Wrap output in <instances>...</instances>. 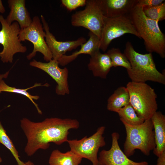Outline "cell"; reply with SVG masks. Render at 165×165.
I'll return each mask as SVG.
<instances>
[{
  "mask_svg": "<svg viewBox=\"0 0 165 165\" xmlns=\"http://www.w3.org/2000/svg\"><path fill=\"white\" fill-rule=\"evenodd\" d=\"M130 104L138 116L144 120L150 119L158 109L157 95L154 90L145 82H129L126 87Z\"/></svg>",
  "mask_w": 165,
  "mask_h": 165,
  "instance_id": "obj_5",
  "label": "cell"
},
{
  "mask_svg": "<svg viewBox=\"0 0 165 165\" xmlns=\"http://www.w3.org/2000/svg\"><path fill=\"white\" fill-rule=\"evenodd\" d=\"M2 161V158L0 157V163H1Z\"/></svg>",
  "mask_w": 165,
  "mask_h": 165,
  "instance_id": "obj_32",
  "label": "cell"
},
{
  "mask_svg": "<svg viewBox=\"0 0 165 165\" xmlns=\"http://www.w3.org/2000/svg\"><path fill=\"white\" fill-rule=\"evenodd\" d=\"M49 86V84L47 83L42 85L40 83H36L34 86L25 89H20L8 85L2 80L0 82V93L3 92L13 93L20 94L26 97L34 105L38 114L42 115V111L39 108L38 105L35 102L34 100H38L39 98V97L37 95H31L27 91V90L38 86Z\"/></svg>",
  "mask_w": 165,
  "mask_h": 165,
  "instance_id": "obj_21",
  "label": "cell"
},
{
  "mask_svg": "<svg viewBox=\"0 0 165 165\" xmlns=\"http://www.w3.org/2000/svg\"><path fill=\"white\" fill-rule=\"evenodd\" d=\"M20 126L27 139L24 152L31 156L39 149H48L51 142L60 145L67 142L69 130L78 128L79 123L69 118L51 117L35 122L24 118L20 120Z\"/></svg>",
  "mask_w": 165,
  "mask_h": 165,
  "instance_id": "obj_1",
  "label": "cell"
},
{
  "mask_svg": "<svg viewBox=\"0 0 165 165\" xmlns=\"http://www.w3.org/2000/svg\"><path fill=\"white\" fill-rule=\"evenodd\" d=\"M5 11V9L3 5L2 1L1 0H0V13H4Z\"/></svg>",
  "mask_w": 165,
  "mask_h": 165,
  "instance_id": "obj_30",
  "label": "cell"
},
{
  "mask_svg": "<svg viewBox=\"0 0 165 165\" xmlns=\"http://www.w3.org/2000/svg\"><path fill=\"white\" fill-rule=\"evenodd\" d=\"M126 133L123 152L127 157L134 154L136 149L140 150L148 156L155 148L154 131L151 119L145 120L141 124L130 126L123 123Z\"/></svg>",
  "mask_w": 165,
  "mask_h": 165,
  "instance_id": "obj_4",
  "label": "cell"
},
{
  "mask_svg": "<svg viewBox=\"0 0 165 165\" xmlns=\"http://www.w3.org/2000/svg\"><path fill=\"white\" fill-rule=\"evenodd\" d=\"M0 143L3 145L11 152L17 162V165H25L24 163L20 159L19 153L13 141L6 133V132L0 121Z\"/></svg>",
  "mask_w": 165,
  "mask_h": 165,
  "instance_id": "obj_24",
  "label": "cell"
},
{
  "mask_svg": "<svg viewBox=\"0 0 165 165\" xmlns=\"http://www.w3.org/2000/svg\"><path fill=\"white\" fill-rule=\"evenodd\" d=\"M104 17L99 0H88L84 9L72 15L71 23L73 26L88 29L100 39Z\"/></svg>",
  "mask_w": 165,
  "mask_h": 165,
  "instance_id": "obj_8",
  "label": "cell"
},
{
  "mask_svg": "<svg viewBox=\"0 0 165 165\" xmlns=\"http://www.w3.org/2000/svg\"><path fill=\"white\" fill-rule=\"evenodd\" d=\"M142 10L148 18L159 22L165 19V2L157 6L144 7Z\"/></svg>",
  "mask_w": 165,
  "mask_h": 165,
  "instance_id": "obj_25",
  "label": "cell"
},
{
  "mask_svg": "<svg viewBox=\"0 0 165 165\" xmlns=\"http://www.w3.org/2000/svg\"><path fill=\"white\" fill-rule=\"evenodd\" d=\"M25 165H35L31 161L28 160L24 163Z\"/></svg>",
  "mask_w": 165,
  "mask_h": 165,
  "instance_id": "obj_31",
  "label": "cell"
},
{
  "mask_svg": "<svg viewBox=\"0 0 165 165\" xmlns=\"http://www.w3.org/2000/svg\"><path fill=\"white\" fill-rule=\"evenodd\" d=\"M111 136V147L108 150L103 149L100 152L98 157V165H148L146 161L136 162L130 159L119 146V134L114 132Z\"/></svg>",
  "mask_w": 165,
  "mask_h": 165,
  "instance_id": "obj_12",
  "label": "cell"
},
{
  "mask_svg": "<svg viewBox=\"0 0 165 165\" xmlns=\"http://www.w3.org/2000/svg\"><path fill=\"white\" fill-rule=\"evenodd\" d=\"M0 165H1L0 164Z\"/></svg>",
  "mask_w": 165,
  "mask_h": 165,
  "instance_id": "obj_33",
  "label": "cell"
},
{
  "mask_svg": "<svg viewBox=\"0 0 165 165\" xmlns=\"http://www.w3.org/2000/svg\"><path fill=\"white\" fill-rule=\"evenodd\" d=\"M103 15L113 18L128 15L138 0H98Z\"/></svg>",
  "mask_w": 165,
  "mask_h": 165,
  "instance_id": "obj_14",
  "label": "cell"
},
{
  "mask_svg": "<svg viewBox=\"0 0 165 165\" xmlns=\"http://www.w3.org/2000/svg\"><path fill=\"white\" fill-rule=\"evenodd\" d=\"M82 159L71 150L63 153L56 149L51 152L48 162L50 165H79Z\"/></svg>",
  "mask_w": 165,
  "mask_h": 165,
  "instance_id": "obj_20",
  "label": "cell"
},
{
  "mask_svg": "<svg viewBox=\"0 0 165 165\" xmlns=\"http://www.w3.org/2000/svg\"><path fill=\"white\" fill-rule=\"evenodd\" d=\"M165 1L164 0H138L137 4L142 7H151L160 5Z\"/></svg>",
  "mask_w": 165,
  "mask_h": 165,
  "instance_id": "obj_27",
  "label": "cell"
},
{
  "mask_svg": "<svg viewBox=\"0 0 165 165\" xmlns=\"http://www.w3.org/2000/svg\"><path fill=\"white\" fill-rule=\"evenodd\" d=\"M105 127H99L96 132L91 136L84 137L79 140H68L70 150L82 158L90 160L92 165H98L97 154L99 149L106 145L103 136Z\"/></svg>",
  "mask_w": 165,
  "mask_h": 165,
  "instance_id": "obj_9",
  "label": "cell"
},
{
  "mask_svg": "<svg viewBox=\"0 0 165 165\" xmlns=\"http://www.w3.org/2000/svg\"><path fill=\"white\" fill-rule=\"evenodd\" d=\"M124 53L130 64V69L127 71L131 81H151L165 84V74L157 69L152 53L141 54L136 52L131 43L128 41L125 45Z\"/></svg>",
  "mask_w": 165,
  "mask_h": 165,
  "instance_id": "obj_3",
  "label": "cell"
},
{
  "mask_svg": "<svg viewBox=\"0 0 165 165\" xmlns=\"http://www.w3.org/2000/svg\"><path fill=\"white\" fill-rule=\"evenodd\" d=\"M46 35L42 23L37 16L33 17L29 26L20 29L19 35L20 41H28L33 45L32 51L27 56L28 60L34 57L37 52L43 55L44 60L47 62L52 59L51 53L45 40Z\"/></svg>",
  "mask_w": 165,
  "mask_h": 165,
  "instance_id": "obj_10",
  "label": "cell"
},
{
  "mask_svg": "<svg viewBox=\"0 0 165 165\" xmlns=\"http://www.w3.org/2000/svg\"><path fill=\"white\" fill-rule=\"evenodd\" d=\"M126 34H130L141 38L128 15L113 18L104 16L100 50L105 52L113 40Z\"/></svg>",
  "mask_w": 165,
  "mask_h": 165,
  "instance_id": "obj_7",
  "label": "cell"
},
{
  "mask_svg": "<svg viewBox=\"0 0 165 165\" xmlns=\"http://www.w3.org/2000/svg\"><path fill=\"white\" fill-rule=\"evenodd\" d=\"M87 41L81 45L80 49L70 55H63L58 61L59 64L64 66L74 60L79 55L88 54L91 56L99 50L100 39L93 33L90 31Z\"/></svg>",
  "mask_w": 165,
  "mask_h": 165,
  "instance_id": "obj_18",
  "label": "cell"
},
{
  "mask_svg": "<svg viewBox=\"0 0 165 165\" xmlns=\"http://www.w3.org/2000/svg\"><path fill=\"white\" fill-rule=\"evenodd\" d=\"M154 129L156 147L153 150L158 157L165 151V116L160 111H156L150 118Z\"/></svg>",
  "mask_w": 165,
  "mask_h": 165,
  "instance_id": "obj_16",
  "label": "cell"
},
{
  "mask_svg": "<svg viewBox=\"0 0 165 165\" xmlns=\"http://www.w3.org/2000/svg\"><path fill=\"white\" fill-rule=\"evenodd\" d=\"M41 19L46 34L45 40L51 53L52 59L58 61L67 52L76 49L86 42V39L83 37L74 40L58 41L50 32L48 24L42 15L41 16Z\"/></svg>",
  "mask_w": 165,
  "mask_h": 165,
  "instance_id": "obj_13",
  "label": "cell"
},
{
  "mask_svg": "<svg viewBox=\"0 0 165 165\" xmlns=\"http://www.w3.org/2000/svg\"><path fill=\"white\" fill-rule=\"evenodd\" d=\"M0 23L2 28L0 30V44L3 46L0 52V59L3 63H12L15 54L25 53L27 48L20 41L19 35L20 30L16 22L9 24L3 16L0 15Z\"/></svg>",
  "mask_w": 165,
  "mask_h": 165,
  "instance_id": "obj_6",
  "label": "cell"
},
{
  "mask_svg": "<svg viewBox=\"0 0 165 165\" xmlns=\"http://www.w3.org/2000/svg\"><path fill=\"white\" fill-rule=\"evenodd\" d=\"M29 64L44 71L55 80L57 84L55 89L57 94L64 95L69 94L68 70L66 68H61L57 61L52 59L48 62H43L33 59Z\"/></svg>",
  "mask_w": 165,
  "mask_h": 165,
  "instance_id": "obj_11",
  "label": "cell"
},
{
  "mask_svg": "<svg viewBox=\"0 0 165 165\" xmlns=\"http://www.w3.org/2000/svg\"><path fill=\"white\" fill-rule=\"evenodd\" d=\"M117 113L122 123H125L128 125H138L145 121L138 116L130 104L121 108Z\"/></svg>",
  "mask_w": 165,
  "mask_h": 165,
  "instance_id": "obj_22",
  "label": "cell"
},
{
  "mask_svg": "<svg viewBox=\"0 0 165 165\" xmlns=\"http://www.w3.org/2000/svg\"><path fill=\"white\" fill-rule=\"evenodd\" d=\"M128 16L141 38L143 40L146 51L155 52L164 58L165 36L160 29L158 22L147 17L143 12L142 7L137 4Z\"/></svg>",
  "mask_w": 165,
  "mask_h": 165,
  "instance_id": "obj_2",
  "label": "cell"
},
{
  "mask_svg": "<svg viewBox=\"0 0 165 165\" xmlns=\"http://www.w3.org/2000/svg\"><path fill=\"white\" fill-rule=\"evenodd\" d=\"M156 165H165V151L158 157Z\"/></svg>",
  "mask_w": 165,
  "mask_h": 165,
  "instance_id": "obj_28",
  "label": "cell"
},
{
  "mask_svg": "<svg viewBox=\"0 0 165 165\" xmlns=\"http://www.w3.org/2000/svg\"><path fill=\"white\" fill-rule=\"evenodd\" d=\"M61 2L63 6L72 11L78 7L85 6L86 0H61Z\"/></svg>",
  "mask_w": 165,
  "mask_h": 165,
  "instance_id": "obj_26",
  "label": "cell"
},
{
  "mask_svg": "<svg viewBox=\"0 0 165 165\" xmlns=\"http://www.w3.org/2000/svg\"><path fill=\"white\" fill-rule=\"evenodd\" d=\"M129 104V95L127 88L120 86L108 98L107 109L109 111L117 113L121 108Z\"/></svg>",
  "mask_w": 165,
  "mask_h": 165,
  "instance_id": "obj_19",
  "label": "cell"
},
{
  "mask_svg": "<svg viewBox=\"0 0 165 165\" xmlns=\"http://www.w3.org/2000/svg\"><path fill=\"white\" fill-rule=\"evenodd\" d=\"M88 67L94 76L106 79L113 67L107 54L102 53L99 50L90 56Z\"/></svg>",
  "mask_w": 165,
  "mask_h": 165,
  "instance_id": "obj_17",
  "label": "cell"
},
{
  "mask_svg": "<svg viewBox=\"0 0 165 165\" xmlns=\"http://www.w3.org/2000/svg\"><path fill=\"white\" fill-rule=\"evenodd\" d=\"M106 53L111 59L112 67L121 66L126 68L127 70L130 69L131 66L129 61L119 48H112L109 50Z\"/></svg>",
  "mask_w": 165,
  "mask_h": 165,
  "instance_id": "obj_23",
  "label": "cell"
},
{
  "mask_svg": "<svg viewBox=\"0 0 165 165\" xmlns=\"http://www.w3.org/2000/svg\"><path fill=\"white\" fill-rule=\"evenodd\" d=\"M24 0H8L7 2L10 9L9 13L6 19L9 24L16 21L20 29L29 26L32 21L30 13L25 6Z\"/></svg>",
  "mask_w": 165,
  "mask_h": 165,
  "instance_id": "obj_15",
  "label": "cell"
},
{
  "mask_svg": "<svg viewBox=\"0 0 165 165\" xmlns=\"http://www.w3.org/2000/svg\"><path fill=\"white\" fill-rule=\"evenodd\" d=\"M9 73V70L6 72L4 74H0V82L4 79L8 77Z\"/></svg>",
  "mask_w": 165,
  "mask_h": 165,
  "instance_id": "obj_29",
  "label": "cell"
}]
</instances>
